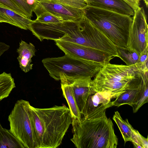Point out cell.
<instances>
[{
  "label": "cell",
  "instance_id": "obj_1",
  "mask_svg": "<svg viewBox=\"0 0 148 148\" xmlns=\"http://www.w3.org/2000/svg\"><path fill=\"white\" fill-rule=\"evenodd\" d=\"M35 148H56L72 124L70 110L65 105L39 108L29 105Z\"/></svg>",
  "mask_w": 148,
  "mask_h": 148
},
{
  "label": "cell",
  "instance_id": "obj_2",
  "mask_svg": "<svg viewBox=\"0 0 148 148\" xmlns=\"http://www.w3.org/2000/svg\"><path fill=\"white\" fill-rule=\"evenodd\" d=\"M73 136L71 140L77 148H116L118 138L112 122L106 114L90 119L72 118Z\"/></svg>",
  "mask_w": 148,
  "mask_h": 148
},
{
  "label": "cell",
  "instance_id": "obj_3",
  "mask_svg": "<svg viewBox=\"0 0 148 148\" xmlns=\"http://www.w3.org/2000/svg\"><path fill=\"white\" fill-rule=\"evenodd\" d=\"M146 75L140 72L135 65L109 63L101 68L92 79L90 86L98 92H123L131 88L141 85Z\"/></svg>",
  "mask_w": 148,
  "mask_h": 148
},
{
  "label": "cell",
  "instance_id": "obj_4",
  "mask_svg": "<svg viewBox=\"0 0 148 148\" xmlns=\"http://www.w3.org/2000/svg\"><path fill=\"white\" fill-rule=\"evenodd\" d=\"M86 17L116 46L127 48L133 17L88 6Z\"/></svg>",
  "mask_w": 148,
  "mask_h": 148
},
{
  "label": "cell",
  "instance_id": "obj_5",
  "mask_svg": "<svg viewBox=\"0 0 148 148\" xmlns=\"http://www.w3.org/2000/svg\"><path fill=\"white\" fill-rule=\"evenodd\" d=\"M50 76L60 80V74L63 73L67 78L94 77L104 65L91 61L77 58L65 54L57 58H48L42 60Z\"/></svg>",
  "mask_w": 148,
  "mask_h": 148
},
{
  "label": "cell",
  "instance_id": "obj_6",
  "mask_svg": "<svg viewBox=\"0 0 148 148\" xmlns=\"http://www.w3.org/2000/svg\"><path fill=\"white\" fill-rule=\"evenodd\" d=\"M29 101L17 100L10 115V130L24 148H35L33 129L29 112Z\"/></svg>",
  "mask_w": 148,
  "mask_h": 148
},
{
  "label": "cell",
  "instance_id": "obj_7",
  "mask_svg": "<svg viewBox=\"0 0 148 148\" xmlns=\"http://www.w3.org/2000/svg\"><path fill=\"white\" fill-rule=\"evenodd\" d=\"M148 34L147 16L143 8L140 7L134 11L127 48L135 50L140 55L148 48Z\"/></svg>",
  "mask_w": 148,
  "mask_h": 148
},
{
  "label": "cell",
  "instance_id": "obj_8",
  "mask_svg": "<svg viewBox=\"0 0 148 148\" xmlns=\"http://www.w3.org/2000/svg\"><path fill=\"white\" fill-rule=\"evenodd\" d=\"M122 93L98 92L90 86L89 94L81 113L83 118L92 119L106 114V109L113 106L112 99L116 98Z\"/></svg>",
  "mask_w": 148,
  "mask_h": 148
},
{
  "label": "cell",
  "instance_id": "obj_9",
  "mask_svg": "<svg viewBox=\"0 0 148 148\" xmlns=\"http://www.w3.org/2000/svg\"><path fill=\"white\" fill-rule=\"evenodd\" d=\"M56 45L65 54L74 57L101 63H110L113 56L103 51L68 42L55 40Z\"/></svg>",
  "mask_w": 148,
  "mask_h": 148
},
{
  "label": "cell",
  "instance_id": "obj_10",
  "mask_svg": "<svg viewBox=\"0 0 148 148\" xmlns=\"http://www.w3.org/2000/svg\"><path fill=\"white\" fill-rule=\"evenodd\" d=\"M37 1L33 12L37 16L44 12H48L63 21H78L85 15L84 10L70 7L53 0Z\"/></svg>",
  "mask_w": 148,
  "mask_h": 148
},
{
  "label": "cell",
  "instance_id": "obj_11",
  "mask_svg": "<svg viewBox=\"0 0 148 148\" xmlns=\"http://www.w3.org/2000/svg\"><path fill=\"white\" fill-rule=\"evenodd\" d=\"M88 5L133 17L134 10L124 0H87Z\"/></svg>",
  "mask_w": 148,
  "mask_h": 148
},
{
  "label": "cell",
  "instance_id": "obj_12",
  "mask_svg": "<svg viewBox=\"0 0 148 148\" xmlns=\"http://www.w3.org/2000/svg\"><path fill=\"white\" fill-rule=\"evenodd\" d=\"M67 78L72 85L76 102L81 114L90 93L91 78L84 77Z\"/></svg>",
  "mask_w": 148,
  "mask_h": 148
},
{
  "label": "cell",
  "instance_id": "obj_13",
  "mask_svg": "<svg viewBox=\"0 0 148 148\" xmlns=\"http://www.w3.org/2000/svg\"><path fill=\"white\" fill-rule=\"evenodd\" d=\"M33 20L0 4V23L5 22L21 29H29Z\"/></svg>",
  "mask_w": 148,
  "mask_h": 148
},
{
  "label": "cell",
  "instance_id": "obj_14",
  "mask_svg": "<svg viewBox=\"0 0 148 148\" xmlns=\"http://www.w3.org/2000/svg\"><path fill=\"white\" fill-rule=\"evenodd\" d=\"M59 76L63 95L69 105L71 118L81 119L82 115L77 106L72 85L63 73H60Z\"/></svg>",
  "mask_w": 148,
  "mask_h": 148
},
{
  "label": "cell",
  "instance_id": "obj_15",
  "mask_svg": "<svg viewBox=\"0 0 148 148\" xmlns=\"http://www.w3.org/2000/svg\"><path fill=\"white\" fill-rule=\"evenodd\" d=\"M18 53L17 59L21 69L27 73L32 69L33 64H31L32 58L35 55L36 49L34 45L31 43L28 44L21 40L19 48L17 49Z\"/></svg>",
  "mask_w": 148,
  "mask_h": 148
},
{
  "label": "cell",
  "instance_id": "obj_16",
  "mask_svg": "<svg viewBox=\"0 0 148 148\" xmlns=\"http://www.w3.org/2000/svg\"><path fill=\"white\" fill-rule=\"evenodd\" d=\"M142 84L138 86L126 90L118 96L113 101V106L119 107L123 105L127 104L132 107L136 101Z\"/></svg>",
  "mask_w": 148,
  "mask_h": 148
},
{
  "label": "cell",
  "instance_id": "obj_17",
  "mask_svg": "<svg viewBox=\"0 0 148 148\" xmlns=\"http://www.w3.org/2000/svg\"><path fill=\"white\" fill-rule=\"evenodd\" d=\"M0 148H24L10 130L3 128L0 122Z\"/></svg>",
  "mask_w": 148,
  "mask_h": 148
},
{
  "label": "cell",
  "instance_id": "obj_18",
  "mask_svg": "<svg viewBox=\"0 0 148 148\" xmlns=\"http://www.w3.org/2000/svg\"><path fill=\"white\" fill-rule=\"evenodd\" d=\"M113 119L117 124L121 134L125 143L132 142L134 128L129 123L128 119H123L118 111L114 112Z\"/></svg>",
  "mask_w": 148,
  "mask_h": 148
},
{
  "label": "cell",
  "instance_id": "obj_19",
  "mask_svg": "<svg viewBox=\"0 0 148 148\" xmlns=\"http://www.w3.org/2000/svg\"><path fill=\"white\" fill-rule=\"evenodd\" d=\"M15 87L14 79L10 73L4 72L0 74V101L7 98Z\"/></svg>",
  "mask_w": 148,
  "mask_h": 148
},
{
  "label": "cell",
  "instance_id": "obj_20",
  "mask_svg": "<svg viewBox=\"0 0 148 148\" xmlns=\"http://www.w3.org/2000/svg\"><path fill=\"white\" fill-rule=\"evenodd\" d=\"M118 57L127 66L135 65L138 61L140 55L135 50L127 48L116 46Z\"/></svg>",
  "mask_w": 148,
  "mask_h": 148
},
{
  "label": "cell",
  "instance_id": "obj_21",
  "mask_svg": "<svg viewBox=\"0 0 148 148\" xmlns=\"http://www.w3.org/2000/svg\"><path fill=\"white\" fill-rule=\"evenodd\" d=\"M148 74L144 76L140 90L136 101L132 106L133 112L135 113L145 103L148 102Z\"/></svg>",
  "mask_w": 148,
  "mask_h": 148
},
{
  "label": "cell",
  "instance_id": "obj_22",
  "mask_svg": "<svg viewBox=\"0 0 148 148\" xmlns=\"http://www.w3.org/2000/svg\"><path fill=\"white\" fill-rule=\"evenodd\" d=\"M26 14L27 17L31 19L32 13L37 4L35 0H12Z\"/></svg>",
  "mask_w": 148,
  "mask_h": 148
},
{
  "label": "cell",
  "instance_id": "obj_23",
  "mask_svg": "<svg viewBox=\"0 0 148 148\" xmlns=\"http://www.w3.org/2000/svg\"><path fill=\"white\" fill-rule=\"evenodd\" d=\"M148 55L147 48L140 53L138 61L135 64L138 70L145 75L148 74Z\"/></svg>",
  "mask_w": 148,
  "mask_h": 148
},
{
  "label": "cell",
  "instance_id": "obj_24",
  "mask_svg": "<svg viewBox=\"0 0 148 148\" xmlns=\"http://www.w3.org/2000/svg\"><path fill=\"white\" fill-rule=\"evenodd\" d=\"M133 137L132 142L134 147L137 148H148V138L143 136L137 130L133 129Z\"/></svg>",
  "mask_w": 148,
  "mask_h": 148
},
{
  "label": "cell",
  "instance_id": "obj_25",
  "mask_svg": "<svg viewBox=\"0 0 148 148\" xmlns=\"http://www.w3.org/2000/svg\"><path fill=\"white\" fill-rule=\"evenodd\" d=\"M37 17L36 19L33 20L34 21L45 23H53L63 21L56 16L48 12H43Z\"/></svg>",
  "mask_w": 148,
  "mask_h": 148
},
{
  "label": "cell",
  "instance_id": "obj_26",
  "mask_svg": "<svg viewBox=\"0 0 148 148\" xmlns=\"http://www.w3.org/2000/svg\"><path fill=\"white\" fill-rule=\"evenodd\" d=\"M58 3L72 7L84 9L88 6L87 0H53Z\"/></svg>",
  "mask_w": 148,
  "mask_h": 148
},
{
  "label": "cell",
  "instance_id": "obj_27",
  "mask_svg": "<svg viewBox=\"0 0 148 148\" xmlns=\"http://www.w3.org/2000/svg\"><path fill=\"white\" fill-rule=\"evenodd\" d=\"M0 4L27 17L25 13L12 0H0Z\"/></svg>",
  "mask_w": 148,
  "mask_h": 148
},
{
  "label": "cell",
  "instance_id": "obj_28",
  "mask_svg": "<svg viewBox=\"0 0 148 148\" xmlns=\"http://www.w3.org/2000/svg\"><path fill=\"white\" fill-rule=\"evenodd\" d=\"M126 1L134 11L139 7L141 0H124Z\"/></svg>",
  "mask_w": 148,
  "mask_h": 148
},
{
  "label": "cell",
  "instance_id": "obj_29",
  "mask_svg": "<svg viewBox=\"0 0 148 148\" xmlns=\"http://www.w3.org/2000/svg\"><path fill=\"white\" fill-rule=\"evenodd\" d=\"M10 46L3 42H0V57L10 48Z\"/></svg>",
  "mask_w": 148,
  "mask_h": 148
},
{
  "label": "cell",
  "instance_id": "obj_30",
  "mask_svg": "<svg viewBox=\"0 0 148 148\" xmlns=\"http://www.w3.org/2000/svg\"><path fill=\"white\" fill-rule=\"evenodd\" d=\"M146 7L147 8L148 5V0H143Z\"/></svg>",
  "mask_w": 148,
  "mask_h": 148
},
{
  "label": "cell",
  "instance_id": "obj_31",
  "mask_svg": "<svg viewBox=\"0 0 148 148\" xmlns=\"http://www.w3.org/2000/svg\"><path fill=\"white\" fill-rule=\"evenodd\" d=\"M36 1H42L45 0H35Z\"/></svg>",
  "mask_w": 148,
  "mask_h": 148
}]
</instances>
